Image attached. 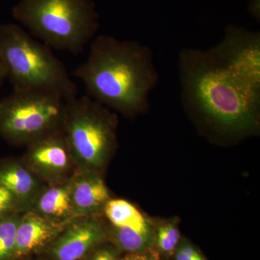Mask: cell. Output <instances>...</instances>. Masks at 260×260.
Returning <instances> with one entry per match:
<instances>
[{"mask_svg": "<svg viewBox=\"0 0 260 260\" xmlns=\"http://www.w3.org/2000/svg\"><path fill=\"white\" fill-rule=\"evenodd\" d=\"M181 99L187 109L225 134H253L259 127L260 88L236 76L212 48L179 55Z\"/></svg>", "mask_w": 260, "mask_h": 260, "instance_id": "cell-1", "label": "cell"}, {"mask_svg": "<svg viewBox=\"0 0 260 260\" xmlns=\"http://www.w3.org/2000/svg\"><path fill=\"white\" fill-rule=\"evenodd\" d=\"M74 75L89 97L128 116L148 109L150 93L159 80L148 46L107 35L92 40L86 59Z\"/></svg>", "mask_w": 260, "mask_h": 260, "instance_id": "cell-2", "label": "cell"}, {"mask_svg": "<svg viewBox=\"0 0 260 260\" xmlns=\"http://www.w3.org/2000/svg\"><path fill=\"white\" fill-rule=\"evenodd\" d=\"M0 57L15 91L52 94L65 101L78 90L51 49L16 24L0 25Z\"/></svg>", "mask_w": 260, "mask_h": 260, "instance_id": "cell-3", "label": "cell"}, {"mask_svg": "<svg viewBox=\"0 0 260 260\" xmlns=\"http://www.w3.org/2000/svg\"><path fill=\"white\" fill-rule=\"evenodd\" d=\"M13 15L48 47L74 54L92 42L99 27L91 0H20Z\"/></svg>", "mask_w": 260, "mask_h": 260, "instance_id": "cell-4", "label": "cell"}, {"mask_svg": "<svg viewBox=\"0 0 260 260\" xmlns=\"http://www.w3.org/2000/svg\"><path fill=\"white\" fill-rule=\"evenodd\" d=\"M117 117L88 95L66 102L61 130L78 169L102 173L117 145Z\"/></svg>", "mask_w": 260, "mask_h": 260, "instance_id": "cell-5", "label": "cell"}, {"mask_svg": "<svg viewBox=\"0 0 260 260\" xmlns=\"http://www.w3.org/2000/svg\"><path fill=\"white\" fill-rule=\"evenodd\" d=\"M67 101L52 94L15 91L0 101V136L25 146L61 129Z\"/></svg>", "mask_w": 260, "mask_h": 260, "instance_id": "cell-6", "label": "cell"}, {"mask_svg": "<svg viewBox=\"0 0 260 260\" xmlns=\"http://www.w3.org/2000/svg\"><path fill=\"white\" fill-rule=\"evenodd\" d=\"M107 241L103 215L75 217L39 256L46 260H85Z\"/></svg>", "mask_w": 260, "mask_h": 260, "instance_id": "cell-7", "label": "cell"}, {"mask_svg": "<svg viewBox=\"0 0 260 260\" xmlns=\"http://www.w3.org/2000/svg\"><path fill=\"white\" fill-rule=\"evenodd\" d=\"M21 159L45 184L68 180L78 169L61 129L27 145Z\"/></svg>", "mask_w": 260, "mask_h": 260, "instance_id": "cell-8", "label": "cell"}, {"mask_svg": "<svg viewBox=\"0 0 260 260\" xmlns=\"http://www.w3.org/2000/svg\"><path fill=\"white\" fill-rule=\"evenodd\" d=\"M219 59L251 86L260 88V34L229 26L221 42L212 48Z\"/></svg>", "mask_w": 260, "mask_h": 260, "instance_id": "cell-9", "label": "cell"}, {"mask_svg": "<svg viewBox=\"0 0 260 260\" xmlns=\"http://www.w3.org/2000/svg\"><path fill=\"white\" fill-rule=\"evenodd\" d=\"M70 196L75 217L103 215L111 198L102 173L78 169L70 179Z\"/></svg>", "mask_w": 260, "mask_h": 260, "instance_id": "cell-10", "label": "cell"}, {"mask_svg": "<svg viewBox=\"0 0 260 260\" xmlns=\"http://www.w3.org/2000/svg\"><path fill=\"white\" fill-rule=\"evenodd\" d=\"M65 224L51 221L32 210L24 212L17 231L15 260L40 255L57 237Z\"/></svg>", "mask_w": 260, "mask_h": 260, "instance_id": "cell-11", "label": "cell"}, {"mask_svg": "<svg viewBox=\"0 0 260 260\" xmlns=\"http://www.w3.org/2000/svg\"><path fill=\"white\" fill-rule=\"evenodd\" d=\"M0 183L13 194L23 213L31 209L47 184L25 165L21 158L0 159Z\"/></svg>", "mask_w": 260, "mask_h": 260, "instance_id": "cell-12", "label": "cell"}, {"mask_svg": "<svg viewBox=\"0 0 260 260\" xmlns=\"http://www.w3.org/2000/svg\"><path fill=\"white\" fill-rule=\"evenodd\" d=\"M71 178L46 184L30 210L57 223L65 224L75 218L70 196Z\"/></svg>", "mask_w": 260, "mask_h": 260, "instance_id": "cell-13", "label": "cell"}, {"mask_svg": "<svg viewBox=\"0 0 260 260\" xmlns=\"http://www.w3.org/2000/svg\"><path fill=\"white\" fill-rule=\"evenodd\" d=\"M107 225L108 240L121 253L138 252L153 248L155 230L145 218L120 226Z\"/></svg>", "mask_w": 260, "mask_h": 260, "instance_id": "cell-14", "label": "cell"}, {"mask_svg": "<svg viewBox=\"0 0 260 260\" xmlns=\"http://www.w3.org/2000/svg\"><path fill=\"white\" fill-rule=\"evenodd\" d=\"M22 213L0 218V260H15L17 231Z\"/></svg>", "mask_w": 260, "mask_h": 260, "instance_id": "cell-15", "label": "cell"}, {"mask_svg": "<svg viewBox=\"0 0 260 260\" xmlns=\"http://www.w3.org/2000/svg\"><path fill=\"white\" fill-rule=\"evenodd\" d=\"M180 240V232L177 220H169L158 225L155 230V244L159 254L172 256Z\"/></svg>", "mask_w": 260, "mask_h": 260, "instance_id": "cell-16", "label": "cell"}, {"mask_svg": "<svg viewBox=\"0 0 260 260\" xmlns=\"http://www.w3.org/2000/svg\"><path fill=\"white\" fill-rule=\"evenodd\" d=\"M15 213H23L13 194L0 183V218Z\"/></svg>", "mask_w": 260, "mask_h": 260, "instance_id": "cell-17", "label": "cell"}, {"mask_svg": "<svg viewBox=\"0 0 260 260\" xmlns=\"http://www.w3.org/2000/svg\"><path fill=\"white\" fill-rule=\"evenodd\" d=\"M121 252L112 243L107 241L98 247L85 260H119Z\"/></svg>", "mask_w": 260, "mask_h": 260, "instance_id": "cell-18", "label": "cell"}, {"mask_svg": "<svg viewBox=\"0 0 260 260\" xmlns=\"http://www.w3.org/2000/svg\"><path fill=\"white\" fill-rule=\"evenodd\" d=\"M174 254L175 260H205L199 251L189 244H181Z\"/></svg>", "mask_w": 260, "mask_h": 260, "instance_id": "cell-19", "label": "cell"}, {"mask_svg": "<svg viewBox=\"0 0 260 260\" xmlns=\"http://www.w3.org/2000/svg\"><path fill=\"white\" fill-rule=\"evenodd\" d=\"M160 254L153 248L138 252L126 253L119 260H160Z\"/></svg>", "mask_w": 260, "mask_h": 260, "instance_id": "cell-20", "label": "cell"}, {"mask_svg": "<svg viewBox=\"0 0 260 260\" xmlns=\"http://www.w3.org/2000/svg\"><path fill=\"white\" fill-rule=\"evenodd\" d=\"M7 78V72L5 69L4 63L0 57V85L3 83V80Z\"/></svg>", "mask_w": 260, "mask_h": 260, "instance_id": "cell-21", "label": "cell"}, {"mask_svg": "<svg viewBox=\"0 0 260 260\" xmlns=\"http://www.w3.org/2000/svg\"><path fill=\"white\" fill-rule=\"evenodd\" d=\"M21 260H46L44 259V258L41 257V256H37V257H34V256H32V257L25 258V259H21Z\"/></svg>", "mask_w": 260, "mask_h": 260, "instance_id": "cell-22", "label": "cell"}]
</instances>
